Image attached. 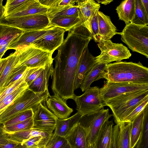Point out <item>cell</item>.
<instances>
[{
    "label": "cell",
    "instance_id": "cell-1",
    "mask_svg": "<svg viewBox=\"0 0 148 148\" xmlns=\"http://www.w3.org/2000/svg\"><path fill=\"white\" fill-rule=\"evenodd\" d=\"M105 78L109 82L148 84V68L139 61H120L107 65Z\"/></svg>",
    "mask_w": 148,
    "mask_h": 148
},
{
    "label": "cell",
    "instance_id": "cell-2",
    "mask_svg": "<svg viewBox=\"0 0 148 148\" xmlns=\"http://www.w3.org/2000/svg\"><path fill=\"white\" fill-rule=\"evenodd\" d=\"M148 96V90L121 95L104 103L112 110L116 123L123 122L130 113Z\"/></svg>",
    "mask_w": 148,
    "mask_h": 148
},
{
    "label": "cell",
    "instance_id": "cell-3",
    "mask_svg": "<svg viewBox=\"0 0 148 148\" xmlns=\"http://www.w3.org/2000/svg\"><path fill=\"white\" fill-rule=\"evenodd\" d=\"M50 96L48 90L45 92L35 93L28 88L0 114V125L27 110L32 109L34 112Z\"/></svg>",
    "mask_w": 148,
    "mask_h": 148
},
{
    "label": "cell",
    "instance_id": "cell-4",
    "mask_svg": "<svg viewBox=\"0 0 148 148\" xmlns=\"http://www.w3.org/2000/svg\"><path fill=\"white\" fill-rule=\"evenodd\" d=\"M121 40L133 51L148 58V26L131 23L126 25L120 32Z\"/></svg>",
    "mask_w": 148,
    "mask_h": 148
},
{
    "label": "cell",
    "instance_id": "cell-5",
    "mask_svg": "<svg viewBox=\"0 0 148 148\" xmlns=\"http://www.w3.org/2000/svg\"><path fill=\"white\" fill-rule=\"evenodd\" d=\"M17 58L14 68L21 66L29 68L43 67L53 64L52 53L29 45L15 50Z\"/></svg>",
    "mask_w": 148,
    "mask_h": 148
},
{
    "label": "cell",
    "instance_id": "cell-6",
    "mask_svg": "<svg viewBox=\"0 0 148 148\" xmlns=\"http://www.w3.org/2000/svg\"><path fill=\"white\" fill-rule=\"evenodd\" d=\"M0 24L21 29L24 31L39 30L51 25L47 14H36L0 19Z\"/></svg>",
    "mask_w": 148,
    "mask_h": 148
},
{
    "label": "cell",
    "instance_id": "cell-7",
    "mask_svg": "<svg viewBox=\"0 0 148 148\" xmlns=\"http://www.w3.org/2000/svg\"><path fill=\"white\" fill-rule=\"evenodd\" d=\"M73 100L76 104V110L82 116L98 112L105 106L100 88L97 86L90 87L81 95H76Z\"/></svg>",
    "mask_w": 148,
    "mask_h": 148
},
{
    "label": "cell",
    "instance_id": "cell-8",
    "mask_svg": "<svg viewBox=\"0 0 148 148\" xmlns=\"http://www.w3.org/2000/svg\"><path fill=\"white\" fill-rule=\"evenodd\" d=\"M97 45L101 52L96 57V63L108 64L113 61L119 62L129 59L132 54L129 50L122 43H114L110 40H100Z\"/></svg>",
    "mask_w": 148,
    "mask_h": 148
},
{
    "label": "cell",
    "instance_id": "cell-9",
    "mask_svg": "<svg viewBox=\"0 0 148 148\" xmlns=\"http://www.w3.org/2000/svg\"><path fill=\"white\" fill-rule=\"evenodd\" d=\"M112 116L113 115L110 114L108 108H103L98 112L82 116L79 123L86 133L90 146L94 144L103 124Z\"/></svg>",
    "mask_w": 148,
    "mask_h": 148
},
{
    "label": "cell",
    "instance_id": "cell-10",
    "mask_svg": "<svg viewBox=\"0 0 148 148\" xmlns=\"http://www.w3.org/2000/svg\"><path fill=\"white\" fill-rule=\"evenodd\" d=\"M143 90H148V84L106 81L103 86L100 89V93L101 99L104 103L124 94Z\"/></svg>",
    "mask_w": 148,
    "mask_h": 148
},
{
    "label": "cell",
    "instance_id": "cell-11",
    "mask_svg": "<svg viewBox=\"0 0 148 148\" xmlns=\"http://www.w3.org/2000/svg\"><path fill=\"white\" fill-rule=\"evenodd\" d=\"M66 31L64 29L53 26L30 45L53 54L63 43Z\"/></svg>",
    "mask_w": 148,
    "mask_h": 148
},
{
    "label": "cell",
    "instance_id": "cell-12",
    "mask_svg": "<svg viewBox=\"0 0 148 148\" xmlns=\"http://www.w3.org/2000/svg\"><path fill=\"white\" fill-rule=\"evenodd\" d=\"M45 103L40 104L34 112L33 128L53 132L58 119L47 108Z\"/></svg>",
    "mask_w": 148,
    "mask_h": 148
},
{
    "label": "cell",
    "instance_id": "cell-13",
    "mask_svg": "<svg viewBox=\"0 0 148 148\" xmlns=\"http://www.w3.org/2000/svg\"><path fill=\"white\" fill-rule=\"evenodd\" d=\"M96 63V57L90 52L87 47L79 59L74 84L75 89L79 88L87 73Z\"/></svg>",
    "mask_w": 148,
    "mask_h": 148
},
{
    "label": "cell",
    "instance_id": "cell-14",
    "mask_svg": "<svg viewBox=\"0 0 148 148\" xmlns=\"http://www.w3.org/2000/svg\"><path fill=\"white\" fill-rule=\"evenodd\" d=\"M76 5L79 9V17L82 21V25L91 34V21L95 12L99 10L100 4L94 0H77Z\"/></svg>",
    "mask_w": 148,
    "mask_h": 148
},
{
    "label": "cell",
    "instance_id": "cell-15",
    "mask_svg": "<svg viewBox=\"0 0 148 148\" xmlns=\"http://www.w3.org/2000/svg\"><path fill=\"white\" fill-rule=\"evenodd\" d=\"M45 103L47 108L58 119H66L73 111V109L68 106L66 101L57 94L50 95Z\"/></svg>",
    "mask_w": 148,
    "mask_h": 148
},
{
    "label": "cell",
    "instance_id": "cell-16",
    "mask_svg": "<svg viewBox=\"0 0 148 148\" xmlns=\"http://www.w3.org/2000/svg\"><path fill=\"white\" fill-rule=\"evenodd\" d=\"M53 26L51 25L41 30L24 31L20 36L10 43L8 49L16 50L29 46L43 36Z\"/></svg>",
    "mask_w": 148,
    "mask_h": 148
},
{
    "label": "cell",
    "instance_id": "cell-17",
    "mask_svg": "<svg viewBox=\"0 0 148 148\" xmlns=\"http://www.w3.org/2000/svg\"><path fill=\"white\" fill-rule=\"evenodd\" d=\"M97 18L100 40H109L116 34L120 35V32H117L116 27L112 23L109 16L99 11Z\"/></svg>",
    "mask_w": 148,
    "mask_h": 148
},
{
    "label": "cell",
    "instance_id": "cell-18",
    "mask_svg": "<svg viewBox=\"0 0 148 148\" xmlns=\"http://www.w3.org/2000/svg\"><path fill=\"white\" fill-rule=\"evenodd\" d=\"M10 140L17 143H24L29 139L38 136H42L48 142L53 135V132L32 128L11 134H7Z\"/></svg>",
    "mask_w": 148,
    "mask_h": 148
},
{
    "label": "cell",
    "instance_id": "cell-19",
    "mask_svg": "<svg viewBox=\"0 0 148 148\" xmlns=\"http://www.w3.org/2000/svg\"><path fill=\"white\" fill-rule=\"evenodd\" d=\"M53 69V64L45 66L39 75L29 86L28 88L35 93L45 92L48 90L49 79Z\"/></svg>",
    "mask_w": 148,
    "mask_h": 148
},
{
    "label": "cell",
    "instance_id": "cell-20",
    "mask_svg": "<svg viewBox=\"0 0 148 148\" xmlns=\"http://www.w3.org/2000/svg\"><path fill=\"white\" fill-rule=\"evenodd\" d=\"M87 136L85 130L79 122L65 138L71 148H89Z\"/></svg>",
    "mask_w": 148,
    "mask_h": 148
},
{
    "label": "cell",
    "instance_id": "cell-21",
    "mask_svg": "<svg viewBox=\"0 0 148 148\" xmlns=\"http://www.w3.org/2000/svg\"><path fill=\"white\" fill-rule=\"evenodd\" d=\"M82 116L77 112L74 115L66 119H58L53 134L65 137L79 122Z\"/></svg>",
    "mask_w": 148,
    "mask_h": 148
},
{
    "label": "cell",
    "instance_id": "cell-22",
    "mask_svg": "<svg viewBox=\"0 0 148 148\" xmlns=\"http://www.w3.org/2000/svg\"><path fill=\"white\" fill-rule=\"evenodd\" d=\"M107 65L96 63L87 73L79 87L83 92L90 87L94 82L105 78Z\"/></svg>",
    "mask_w": 148,
    "mask_h": 148
},
{
    "label": "cell",
    "instance_id": "cell-23",
    "mask_svg": "<svg viewBox=\"0 0 148 148\" xmlns=\"http://www.w3.org/2000/svg\"><path fill=\"white\" fill-rule=\"evenodd\" d=\"M114 123L107 120L102 125L94 143L95 148H109Z\"/></svg>",
    "mask_w": 148,
    "mask_h": 148
},
{
    "label": "cell",
    "instance_id": "cell-24",
    "mask_svg": "<svg viewBox=\"0 0 148 148\" xmlns=\"http://www.w3.org/2000/svg\"><path fill=\"white\" fill-rule=\"evenodd\" d=\"M116 10L119 19L124 22L126 25L131 23L135 14V0L122 1Z\"/></svg>",
    "mask_w": 148,
    "mask_h": 148
},
{
    "label": "cell",
    "instance_id": "cell-25",
    "mask_svg": "<svg viewBox=\"0 0 148 148\" xmlns=\"http://www.w3.org/2000/svg\"><path fill=\"white\" fill-rule=\"evenodd\" d=\"M51 25L69 31L77 25L82 23L79 16H62L55 17L50 20Z\"/></svg>",
    "mask_w": 148,
    "mask_h": 148
},
{
    "label": "cell",
    "instance_id": "cell-26",
    "mask_svg": "<svg viewBox=\"0 0 148 148\" xmlns=\"http://www.w3.org/2000/svg\"><path fill=\"white\" fill-rule=\"evenodd\" d=\"M47 15L49 21L53 18L58 16H79V9L76 5L58 6L49 8L47 12Z\"/></svg>",
    "mask_w": 148,
    "mask_h": 148
},
{
    "label": "cell",
    "instance_id": "cell-27",
    "mask_svg": "<svg viewBox=\"0 0 148 148\" xmlns=\"http://www.w3.org/2000/svg\"><path fill=\"white\" fill-rule=\"evenodd\" d=\"M24 32L19 29L0 24V46L12 42Z\"/></svg>",
    "mask_w": 148,
    "mask_h": 148
},
{
    "label": "cell",
    "instance_id": "cell-28",
    "mask_svg": "<svg viewBox=\"0 0 148 148\" xmlns=\"http://www.w3.org/2000/svg\"><path fill=\"white\" fill-rule=\"evenodd\" d=\"M35 0H8L4 5V16L18 12L26 9Z\"/></svg>",
    "mask_w": 148,
    "mask_h": 148
},
{
    "label": "cell",
    "instance_id": "cell-29",
    "mask_svg": "<svg viewBox=\"0 0 148 148\" xmlns=\"http://www.w3.org/2000/svg\"><path fill=\"white\" fill-rule=\"evenodd\" d=\"M7 57V63L0 75V91L3 89L4 85L13 73L17 60L16 51L10 54Z\"/></svg>",
    "mask_w": 148,
    "mask_h": 148
},
{
    "label": "cell",
    "instance_id": "cell-30",
    "mask_svg": "<svg viewBox=\"0 0 148 148\" xmlns=\"http://www.w3.org/2000/svg\"><path fill=\"white\" fill-rule=\"evenodd\" d=\"M49 8L40 4L38 0H35L34 2L24 10L10 14L5 17H13L36 14H47Z\"/></svg>",
    "mask_w": 148,
    "mask_h": 148
},
{
    "label": "cell",
    "instance_id": "cell-31",
    "mask_svg": "<svg viewBox=\"0 0 148 148\" xmlns=\"http://www.w3.org/2000/svg\"><path fill=\"white\" fill-rule=\"evenodd\" d=\"M28 85L25 81L12 92L4 97L0 101V114L9 106L22 95L28 88Z\"/></svg>",
    "mask_w": 148,
    "mask_h": 148
},
{
    "label": "cell",
    "instance_id": "cell-32",
    "mask_svg": "<svg viewBox=\"0 0 148 148\" xmlns=\"http://www.w3.org/2000/svg\"><path fill=\"white\" fill-rule=\"evenodd\" d=\"M143 111L131 123L130 130L131 148H134L136 145L140 136L143 127Z\"/></svg>",
    "mask_w": 148,
    "mask_h": 148
},
{
    "label": "cell",
    "instance_id": "cell-33",
    "mask_svg": "<svg viewBox=\"0 0 148 148\" xmlns=\"http://www.w3.org/2000/svg\"><path fill=\"white\" fill-rule=\"evenodd\" d=\"M118 124L119 125L120 130L119 148H131L130 130L131 123L121 122Z\"/></svg>",
    "mask_w": 148,
    "mask_h": 148
},
{
    "label": "cell",
    "instance_id": "cell-34",
    "mask_svg": "<svg viewBox=\"0 0 148 148\" xmlns=\"http://www.w3.org/2000/svg\"><path fill=\"white\" fill-rule=\"evenodd\" d=\"M135 12L131 23L140 25L148 24V15L144 8L141 0H135Z\"/></svg>",
    "mask_w": 148,
    "mask_h": 148
},
{
    "label": "cell",
    "instance_id": "cell-35",
    "mask_svg": "<svg viewBox=\"0 0 148 148\" xmlns=\"http://www.w3.org/2000/svg\"><path fill=\"white\" fill-rule=\"evenodd\" d=\"M136 148H148V105L143 111V127Z\"/></svg>",
    "mask_w": 148,
    "mask_h": 148
},
{
    "label": "cell",
    "instance_id": "cell-36",
    "mask_svg": "<svg viewBox=\"0 0 148 148\" xmlns=\"http://www.w3.org/2000/svg\"><path fill=\"white\" fill-rule=\"evenodd\" d=\"M33 118L16 124L3 127L7 134H11L21 131L30 129L33 126Z\"/></svg>",
    "mask_w": 148,
    "mask_h": 148
},
{
    "label": "cell",
    "instance_id": "cell-37",
    "mask_svg": "<svg viewBox=\"0 0 148 148\" xmlns=\"http://www.w3.org/2000/svg\"><path fill=\"white\" fill-rule=\"evenodd\" d=\"M29 68L25 66H21L15 68L13 73L4 85L3 89L0 91V94L21 78Z\"/></svg>",
    "mask_w": 148,
    "mask_h": 148
},
{
    "label": "cell",
    "instance_id": "cell-38",
    "mask_svg": "<svg viewBox=\"0 0 148 148\" xmlns=\"http://www.w3.org/2000/svg\"><path fill=\"white\" fill-rule=\"evenodd\" d=\"M45 148H71L65 137L53 134Z\"/></svg>",
    "mask_w": 148,
    "mask_h": 148
},
{
    "label": "cell",
    "instance_id": "cell-39",
    "mask_svg": "<svg viewBox=\"0 0 148 148\" xmlns=\"http://www.w3.org/2000/svg\"><path fill=\"white\" fill-rule=\"evenodd\" d=\"M34 114L33 110L29 109L23 111L14 117L6 121L3 125V126H7L15 124L32 118Z\"/></svg>",
    "mask_w": 148,
    "mask_h": 148
},
{
    "label": "cell",
    "instance_id": "cell-40",
    "mask_svg": "<svg viewBox=\"0 0 148 148\" xmlns=\"http://www.w3.org/2000/svg\"><path fill=\"white\" fill-rule=\"evenodd\" d=\"M148 105V96L125 118L122 123H132L135 118Z\"/></svg>",
    "mask_w": 148,
    "mask_h": 148
},
{
    "label": "cell",
    "instance_id": "cell-41",
    "mask_svg": "<svg viewBox=\"0 0 148 148\" xmlns=\"http://www.w3.org/2000/svg\"><path fill=\"white\" fill-rule=\"evenodd\" d=\"M99 11H97L95 13L91 21V24L92 38L95 42H98L100 40L97 18V12Z\"/></svg>",
    "mask_w": 148,
    "mask_h": 148
},
{
    "label": "cell",
    "instance_id": "cell-42",
    "mask_svg": "<svg viewBox=\"0 0 148 148\" xmlns=\"http://www.w3.org/2000/svg\"><path fill=\"white\" fill-rule=\"evenodd\" d=\"M120 133L119 125L117 123L112 127L109 148H119Z\"/></svg>",
    "mask_w": 148,
    "mask_h": 148
},
{
    "label": "cell",
    "instance_id": "cell-43",
    "mask_svg": "<svg viewBox=\"0 0 148 148\" xmlns=\"http://www.w3.org/2000/svg\"><path fill=\"white\" fill-rule=\"evenodd\" d=\"M44 67L29 68L28 69L25 81L29 86L37 77Z\"/></svg>",
    "mask_w": 148,
    "mask_h": 148
},
{
    "label": "cell",
    "instance_id": "cell-44",
    "mask_svg": "<svg viewBox=\"0 0 148 148\" xmlns=\"http://www.w3.org/2000/svg\"><path fill=\"white\" fill-rule=\"evenodd\" d=\"M28 69L21 78L16 81L11 86L7 88L0 94V101L5 96L12 92L25 81V80L26 77L27 72Z\"/></svg>",
    "mask_w": 148,
    "mask_h": 148
},
{
    "label": "cell",
    "instance_id": "cell-45",
    "mask_svg": "<svg viewBox=\"0 0 148 148\" xmlns=\"http://www.w3.org/2000/svg\"><path fill=\"white\" fill-rule=\"evenodd\" d=\"M0 148H27L24 143H17L10 140L6 144L0 147Z\"/></svg>",
    "mask_w": 148,
    "mask_h": 148
},
{
    "label": "cell",
    "instance_id": "cell-46",
    "mask_svg": "<svg viewBox=\"0 0 148 148\" xmlns=\"http://www.w3.org/2000/svg\"><path fill=\"white\" fill-rule=\"evenodd\" d=\"M40 4L49 8L58 6L60 0H38Z\"/></svg>",
    "mask_w": 148,
    "mask_h": 148
},
{
    "label": "cell",
    "instance_id": "cell-47",
    "mask_svg": "<svg viewBox=\"0 0 148 148\" xmlns=\"http://www.w3.org/2000/svg\"><path fill=\"white\" fill-rule=\"evenodd\" d=\"M9 141L7 134L4 130L2 126L0 125V147L6 144Z\"/></svg>",
    "mask_w": 148,
    "mask_h": 148
},
{
    "label": "cell",
    "instance_id": "cell-48",
    "mask_svg": "<svg viewBox=\"0 0 148 148\" xmlns=\"http://www.w3.org/2000/svg\"><path fill=\"white\" fill-rule=\"evenodd\" d=\"M77 0H60L58 6H66L68 5H76Z\"/></svg>",
    "mask_w": 148,
    "mask_h": 148
},
{
    "label": "cell",
    "instance_id": "cell-49",
    "mask_svg": "<svg viewBox=\"0 0 148 148\" xmlns=\"http://www.w3.org/2000/svg\"><path fill=\"white\" fill-rule=\"evenodd\" d=\"M10 42H8L0 46V60L2 59V58L6 51L8 50V48Z\"/></svg>",
    "mask_w": 148,
    "mask_h": 148
},
{
    "label": "cell",
    "instance_id": "cell-50",
    "mask_svg": "<svg viewBox=\"0 0 148 148\" xmlns=\"http://www.w3.org/2000/svg\"><path fill=\"white\" fill-rule=\"evenodd\" d=\"M8 60V57L0 60V75L5 66Z\"/></svg>",
    "mask_w": 148,
    "mask_h": 148
},
{
    "label": "cell",
    "instance_id": "cell-51",
    "mask_svg": "<svg viewBox=\"0 0 148 148\" xmlns=\"http://www.w3.org/2000/svg\"><path fill=\"white\" fill-rule=\"evenodd\" d=\"M147 14L148 15V0H141Z\"/></svg>",
    "mask_w": 148,
    "mask_h": 148
},
{
    "label": "cell",
    "instance_id": "cell-52",
    "mask_svg": "<svg viewBox=\"0 0 148 148\" xmlns=\"http://www.w3.org/2000/svg\"><path fill=\"white\" fill-rule=\"evenodd\" d=\"M96 1L97 2L98 4L101 3L105 5H106L109 4L110 3L113 1V0H96Z\"/></svg>",
    "mask_w": 148,
    "mask_h": 148
},
{
    "label": "cell",
    "instance_id": "cell-53",
    "mask_svg": "<svg viewBox=\"0 0 148 148\" xmlns=\"http://www.w3.org/2000/svg\"><path fill=\"white\" fill-rule=\"evenodd\" d=\"M5 8L4 6L2 4L0 5V19H1L4 15Z\"/></svg>",
    "mask_w": 148,
    "mask_h": 148
},
{
    "label": "cell",
    "instance_id": "cell-54",
    "mask_svg": "<svg viewBox=\"0 0 148 148\" xmlns=\"http://www.w3.org/2000/svg\"><path fill=\"white\" fill-rule=\"evenodd\" d=\"M89 148H95L94 144L90 146Z\"/></svg>",
    "mask_w": 148,
    "mask_h": 148
},
{
    "label": "cell",
    "instance_id": "cell-55",
    "mask_svg": "<svg viewBox=\"0 0 148 148\" xmlns=\"http://www.w3.org/2000/svg\"><path fill=\"white\" fill-rule=\"evenodd\" d=\"M3 0H0V5L2 4Z\"/></svg>",
    "mask_w": 148,
    "mask_h": 148
}]
</instances>
